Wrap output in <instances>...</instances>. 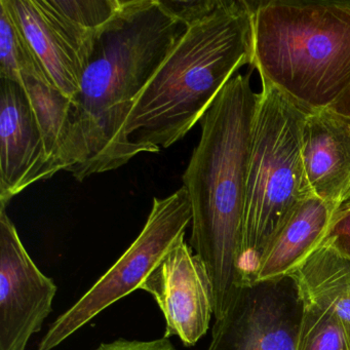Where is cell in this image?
Returning <instances> with one entry per match:
<instances>
[{
    "label": "cell",
    "instance_id": "obj_15",
    "mask_svg": "<svg viewBox=\"0 0 350 350\" xmlns=\"http://www.w3.org/2000/svg\"><path fill=\"white\" fill-rule=\"evenodd\" d=\"M21 87L29 99L51 159L59 172H71L75 165L69 122L71 99L50 81L36 77H24Z\"/></svg>",
    "mask_w": 350,
    "mask_h": 350
},
{
    "label": "cell",
    "instance_id": "obj_5",
    "mask_svg": "<svg viewBox=\"0 0 350 350\" xmlns=\"http://www.w3.org/2000/svg\"><path fill=\"white\" fill-rule=\"evenodd\" d=\"M307 112L269 85H262L254 122L239 272L253 282L260 258L295 208L310 196L302 159Z\"/></svg>",
    "mask_w": 350,
    "mask_h": 350
},
{
    "label": "cell",
    "instance_id": "obj_19",
    "mask_svg": "<svg viewBox=\"0 0 350 350\" xmlns=\"http://www.w3.org/2000/svg\"><path fill=\"white\" fill-rule=\"evenodd\" d=\"M96 350H178L167 338L152 341L118 339L110 343H102Z\"/></svg>",
    "mask_w": 350,
    "mask_h": 350
},
{
    "label": "cell",
    "instance_id": "obj_20",
    "mask_svg": "<svg viewBox=\"0 0 350 350\" xmlns=\"http://www.w3.org/2000/svg\"><path fill=\"white\" fill-rule=\"evenodd\" d=\"M329 109L347 120L350 124V85Z\"/></svg>",
    "mask_w": 350,
    "mask_h": 350
},
{
    "label": "cell",
    "instance_id": "obj_16",
    "mask_svg": "<svg viewBox=\"0 0 350 350\" xmlns=\"http://www.w3.org/2000/svg\"><path fill=\"white\" fill-rule=\"evenodd\" d=\"M24 77L52 83L13 16L0 1V79L22 85Z\"/></svg>",
    "mask_w": 350,
    "mask_h": 350
},
{
    "label": "cell",
    "instance_id": "obj_9",
    "mask_svg": "<svg viewBox=\"0 0 350 350\" xmlns=\"http://www.w3.org/2000/svg\"><path fill=\"white\" fill-rule=\"evenodd\" d=\"M57 286L38 269L0 208V350H26L53 310Z\"/></svg>",
    "mask_w": 350,
    "mask_h": 350
},
{
    "label": "cell",
    "instance_id": "obj_13",
    "mask_svg": "<svg viewBox=\"0 0 350 350\" xmlns=\"http://www.w3.org/2000/svg\"><path fill=\"white\" fill-rule=\"evenodd\" d=\"M337 210L312 194L304 198L264 250L252 284L288 278L325 241Z\"/></svg>",
    "mask_w": 350,
    "mask_h": 350
},
{
    "label": "cell",
    "instance_id": "obj_4",
    "mask_svg": "<svg viewBox=\"0 0 350 350\" xmlns=\"http://www.w3.org/2000/svg\"><path fill=\"white\" fill-rule=\"evenodd\" d=\"M262 85L307 113L329 109L350 85V0L253 3Z\"/></svg>",
    "mask_w": 350,
    "mask_h": 350
},
{
    "label": "cell",
    "instance_id": "obj_11",
    "mask_svg": "<svg viewBox=\"0 0 350 350\" xmlns=\"http://www.w3.org/2000/svg\"><path fill=\"white\" fill-rule=\"evenodd\" d=\"M59 170L21 85L0 79V206Z\"/></svg>",
    "mask_w": 350,
    "mask_h": 350
},
{
    "label": "cell",
    "instance_id": "obj_1",
    "mask_svg": "<svg viewBox=\"0 0 350 350\" xmlns=\"http://www.w3.org/2000/svg\"><path fill=\"white\" fill-rule=\"evenodd\" d=\"M187 30L163 0H122L96 42L71 100L70 173L79 181L113 171L138 155L126 134L135 102Z\"/></svg>",
    "mask_w": 350,
    "mask_h": 350
},
{
    "label": "cell",
    "instance_id": "obj_17",
    "mask_svg": "<svg viewBox=\"0 0 350 350\" xmlns=\"http://www.w3.org/2000/svg\"><path fill=\"white\" fill-rule=\"evenodd\" d=\"M302 313L295 350H350V323L308 300Z\"/></svg>",
    "mask_w": 350,
    "mask_h": 350
},
{
    "label": "cell",
    "instance_id": "obj_6",
    "mask_svg": "<svg viewBox=\"0 0 350 350\" xmlns=\"http://www.w3.org/2000/svg\"><path fill=\"white\" fill-rule=\"evenodd\" d=\"M192 211L185 188L167 198H153L142 231L120 259L51 325L38 350H53L94 317L141 288L163 256L185 237Z\"/></svg>",
    "mask_w": 350,
    "mask_h": 350
},
{
    "label": "cell",
    "instance_id": "obj_14",
    "mask_svg": "<svg viewBox=\"0 0 350 350\" xmlns=\"http://www.w3.org/2000/svg\"><path fill=\"white\" fill-rule=\"evenodd\" d=\"M299 297L350 323V258L325 239L291 274Z\"/></svg>",
    "mask_w": 350,
    "mask_h": 350
},
{
    "label": "cell",
    "instance_id": "obj_10",
    "mask_svg": "<svg viewBox=\"0 0 350 350\" xmlns=\"http://www.w3.org/2000/svg\"><path fill=\"white\" fill-rule=\"evenodd\" d=\"M141 290L154 298L165 319L163 337L194 346L214 315L212 284L206 266L185 239L178 241L147 276Z\"/></svg>",
    "mask_w": 350,
    "mask_h": 350
},
{
    "label": "cell",
    "instance_id": "obj_2",
    "mask_svg": "<svg viewBox=\"0 0 350 350\" xmlns=\"http://www.w3.org/2000/svg\"><path fill=\"white\" fill-rule=\"evenodd\" d=\"M259 99L249 75H234L200 120L202 136L183 175L192 211L190 247L210 276L216 319L243 286L239 255Z\"/></svg>",
    "mask_w": 350,
    "mask_h": 350
},
{
    "label": "cell",
    "instance_id": "obj_8",
    "mask_svg": "<svg viewBox=\"0 0 350 350\" xmlns=\"http://www.w3.org/2000/svg\"><path fill=\"white\" fill-rule=\"evenodd\" d=\"M23 32L55 87L72 100L81 89L96 32L77 21L64 0H0Z\"/></svg>",
    "mask_w": 350,
    "mask_h": 350
},
{
    "label": "cell",
    "instance_id": "obj_3",
    "mask_svg": "<svg viewBox=\"0 0 350 350\" xmlns=\"http://www.w3.org/2000/svg\"><path fill=\"white\" fill-rule=\"evenodd\" d=\"M253 18L250 1L206 0L187 22L126 120V136L139 154L182 140L237 71L252 65Z\"/></svg>",
    "mask_w": 350,
    "mask_h": 350
},
{
    "label": "cell",
    "instance_id": "obj_7",
    "mask_svg": "<svg viewBox=\"0 0 350 350\" xmlns=\"http://www.w3.org/2000/svg\"><path fill=\"white\" fill-rule=\"evenodd\" d=\"M301 313L290 276L243 284L215 321L208 350H295Z\"/></svg>",
    "mask_w": 350,
    "mask_h": 350
},
{
    "label": "cell",
    "instance_id": "obj_18",
    "mask_svg": "<svg viewBox=\"0 0 350 350\" xmlns=\"http://www.w3.org/2000/svg\"><path fill=\"white\" fill-rule=\"evenodd\" d=\"M325 239L350 258V200L336 211Z\"/></svg>",
    "mask_w": 350,
    "mask_h": 350
},
{
    "label": "cell",
    "instance_id": "obj_12",
    "mask_svg": "<svg viewBox=\"0 0 350 350\" xmlns=\"http://www.w3.org/2000/svg\"><path fill=\"white\" fill-rule=\"evenodd\" d=\"M302 159L309 191L335 208L350 200V124L332 110L307 114Z\"/></svg>",
    "mask_w": 350,
    "mask_h": 350
}]
</instances>
